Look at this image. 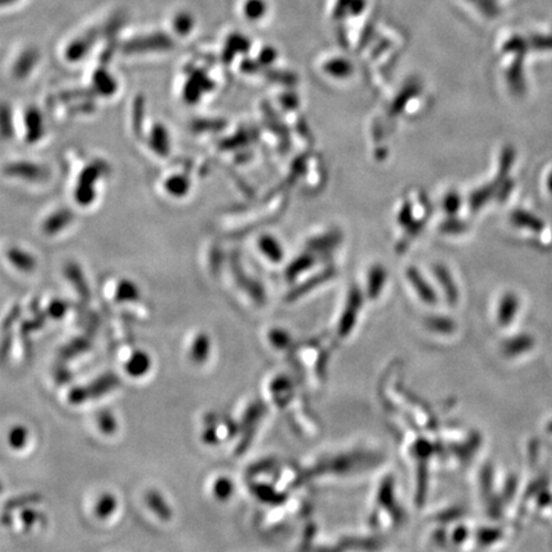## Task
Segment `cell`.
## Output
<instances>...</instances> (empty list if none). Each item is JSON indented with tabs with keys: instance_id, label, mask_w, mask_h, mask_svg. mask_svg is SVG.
<instances>
[{
	"instance_id": "obj_1",
	"label": "cell",
	"mask_w": 552,
	"mask_h": 552,
	"mask_svg": "<svg viewBox=\"0 0 552 552\" xmlns=\"http://www.w3.org/2000/svg\"><path fill=\"white\" fill-rule=\"evenodd\" d=\"M115 383H118V377L114 376V375H110L107 377H101L98 382L92 383L89 388H77L72 391L71 395H69V400L72 403H83L86 402L87 398L90 397H99V395L106 394L107 391L112 390L114 388Z\"/></svg>"
},
{
	"instance_id": "obj_2",
	"label": "cell",
	"mask_w": 552,
	"mask_h": 552,
	"mask_svg": "<svg viewBox=\"0 0 552 552\" xmlns=\"http://www.w3.org/2000/svg\"><path fill=\"white\" fill-rule=\"evenodd\" d=\"M171 46L170 37L164 34L149 35V36L138 37L127 43V51H141L146 49H165Z\"/></svg>"
},
{
	"instance_id": "obj_3",
	"label": "cell",
	"mask_w": 552,
	"mask_h": 552,
	"mask_svg": "<svg viewBox=\"0 0 552 552\" xmlns=\"http://www.w3.org/2000/svg\"><path fill=\"white\" fill-rule=\"evenodd\" d=\"M151 366H153V361H151L149 354L146 351H138L128 359L126 372L130 376L139 379V377L149 374Z\"/></svg>"
},
{
	"instance_id": "obj_4",
	"label": "cell",
	"mask_w": 552,
	"mask_h": 552,
	"mask_svg": "<svg viewBox=\"0 0 552 552\" xmlns=\"http://www.w3.org/2000/svg\"><path fill=\"white\" fill-rule=\"evenodd\" d=\"M146 504L162 521H170L171 517H173V511H171L170 504L165 501V499L160 495L158 491L147 493Z\"/></svg>"
},
{
	"instance_id": "obj_5",
	"label": "cell",
	"mask_w": 552,
	"mask_h": 552,
	"mask_svg": "<svg viewBox=\"0 0 552 552\" xmlns=\"http://www.w3.org/2000/svg\"><path fill=\"white\" fill-rule=\"evenodd\" d=\"M118 508V500L112 493H104L95 505V514L99 519L109 518Z\"/></svg>"
},
{
	"instance_id": "obj_6",
	"label": "cell",
	"mask_w": 552,
	"mask_h": 552,
	"mask_svg": "<svg viewBox=\"0 0 552 552\" xmlns=\"http://www.w3.org/2000/svg\"><path fill=\"white\" fill-rule=\"evenodd\" d=\"M28 438H30V431H28V427L23 425L13 426L8 432V446L13 450L23 449L28 443Z\"/></svg>"
},
{
	"instance_id": "obj_7",
	"label": "cell",
	"mask_w": 552,
	"mask_h": 552,
	"mask_svg": "<svg viewBox=\"0 0 552 552\" xmlns=\"http://www.w3.org/2000/svg\"><path fill=\"white\" fill-rule=\"evenodd\" d=\"M209 351H210V342H209L208 335L201 334L194 340L191 348V359L196 363H202L208 359Z\"/></svg>"
},
{
	"instance_id": "obj_8",
	"label": "cell",
	"mask_w": 552,
	"mask_h": 552,
	"mask_svg": "<svg viewBox=\"0 0 552 552\" xmlns=\"http://www.w3.org/2000/svg\"><path fill=\"white\" fill-rule=\"evenodd\" d=\"M115 299L117 302H138L139 299V290L136 287V284L130 283V281H122L115 292Z\"/></svg>"
},
{
	"instance_id": "obj_9",
	"label": "cell",
	"mask_w": 552,
	"mask_h": 552,
	"mask_svg": "<svg viewBox=\"0 0 552 552\" xmlns=\"http://www.w3.org/2000/svg\"><path fill=\"white\" fill-rule=\"evenodd\" d=\"M43 496L40 493H28V495L17 496V498L10 500L5 504V511L20 509V508L28 507V505L37 504L42 501Z\"/></svg>"
},
{
	"instance_id": "obj_10",
	"label": "cell",
	"mask_w": 552,
	"mask_h": 552,
	"mask_svg": "<svg viewBox=\"0 0 552 552\" xmlns=\"http://www.w3.org/2000/svg\"><path fill=\"white\" fill-rule=\"evenodd\" d=\"M98 426L104 435L115 434L118 429L117 420L110 411H103L98 414Z\"/></svg>"
},
{
	"instance_id": "obj_11",
	"label": "cell",
	"mask_w": 552,
	"mask_h": 552,
	"mask_svg": "<svg viewBox=\"0 0 552 552\" xmlns=\"http://www.w3.org/2000/svg\"><path fill=\"white\" fill-rule=\"evenodd\" d=\"M95 39L96 32H89L85 36L81 37L80 40L72 43L71 48L68 49L69 55H71V57H80V55L86 53L87 49L95 42Z\"/></svg>"
},
{
	"instance_id": "obj_12",
	"label": "cell",
	"mask_w": 552,
	"mask_h": 552,
	"mask_svg": "<svg viewBox=\"0 0 552 552\" xmlns=\"http://www.w3.org/2000/svg\"><path fill=\"white\" fill-rule=\"evenodd\" d=\"M192 25H193V21H192V17L188 13L178 14V16L176 17V21H174L177 32L181 35L188 34L192 28Z\"/></svg>"
},
{
	"instance_id": "obj_13",
	"label": "cell",
	"mask_w": 552,
	"mask_h": 552,
	"mask_svg": "<svg viewBox=\"0 0 552 552\" xmlns=\"http://www.w3.org/2000/svg\"><path fill=\"white\" fill-rule=\"evenodd\" d=\"M67 311H68V304L63 301L51 302V306L48 308L49 316H51V319H63Z\"/></svg>"
},
{
	"instance_id": "obj_14",
	"label": "cell",
	"mask_w": 552,
	"mask_h": 552,
	"mask_svg": "<svg viewBox=\"0 0 552 552\" xmlns=\"http://www.w3.org/2000/svg\"><path fill=\"white\" fill-rule=\"evenodd\" d=\"M43 514L37 513V511L34 509H26L22 511L21 514L23 525H25L26 528L34 527L40 519H43Z\"/></svg>"
},
{
	"instance_id": "obj_15",
	"label": "cell",
	"mask_w": 552,
	"mask_h": 552,
	"mask_svg": "<svg viewBox=\"0 0 552 552\" xmlns=\"http://www.w3.org/2000/svg\"><path fill=\"white\" fill-rule=\"evenodd\" d=\"M264 7H265V4H264L263 0H248L245 5V10L248 16L257 17L260 16V13H263Z\"/></svg>"
},
{
	"instance_id": "obj_16",
	"label": "cell",
	"mask_w": 552,
	"mask_h": 552,
	"mask_svg": "<svg viewBox=\"0 0 552 552\" xmlns=\"http://www.w3.org/2000/svg\"><path fill=\"white\" fill-rule=\"evenodd\" d=\"M214 493H217V498H228L231 493V484L228 479H217V485L214 486Z\"/></svg>"
},
{
	"instance_id": "obj_17",
	"label": "cell",
	"mask_w": 552,
	"mask_h": 552,
	"mask_svg": "<svg viewBox=\"0 0 552 552\" xmlns=\"http://www.w3.org/2000/svg\"><path fill=\"white\" fill-rule=\"evenodd\" d=\"M16 0H0V5L11 4V3H14Z\"/></svg>"
},
{
	"instance_id": "obj_18",
	"label": "cell",
	"mask_w": 552,
	"mask_h": 552,
	"mask_svg": "<svg viewBox=\"0 0 552 552\" xmlns=\"http://www.w3.org/2000/svg\"><path fill=\"white\" fill-rule=\"evenodd\" d=\"M3 489H4V487H3V484L0 482V493H3Z\"/></svg>"
}]
</instances>
